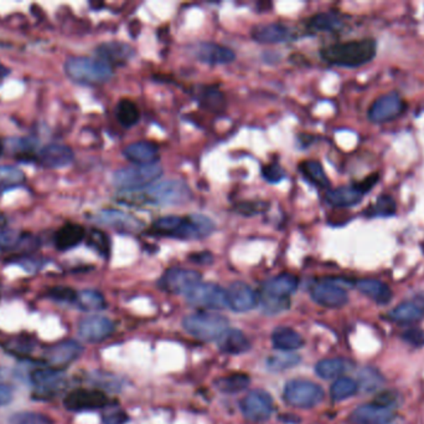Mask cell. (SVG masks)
<instances>
[{"label":"cell","mask_w":424,"mask_h":424,"mask_svg":"<svg viewBox=\"0 0 424 424\" xmlns=\"http://www.w3.org/2000/svg\"><path fill=\"white\" fill-rule=\"evenodd\" d=\"M193 197L189 186L180 179L157 182L154 184L135 189L124 191L119 196V202L127 204H155V206H178L189 202Z\"/></svg>","instance_id":"cell-1"},{"label":"cell","mask_w":424,"mask_h":424,"mask_svg":"<svg viewBox=\"0 0 424 424\" xmlns=\"http://www.w3.org/2000/svg\"><path fill=\"white\" fill-rule=\"evenodd\" d=\"M215 223L204 214L190 216H165L153 223L149 233L159 237L199 240L210 237L215 232Z\"/></svg>","instance_id":"cell-2"},{"label":"cell","mask_w":424,"mask_h":424,"mask_svg":"<svg viewBox=\"0 0 424 424\" xmlns=\"http://www.w3.org/2000/svg\"><path fill=\"white\" fill-rule=\"evenodd\" d=\"M377 52V42L373 39H360L337 42L320 52L324 61L340 68H360L373 60Z\"/></svg>","instance_id":"cell-3"},{"label":"cell","mask_w":424,"mask_h":424,"mask_svg":"<svg viewBox=\"0 0 424 424\" xmlns=\"http://www.w3.org/2000/svg\"><path fill=\"white\" fill-rule=\"evenodd\" d=\"M65 71L72 81L81 85H101L113 76V68L99 59L71 57L65 64Z\"/></svg>","instance_id":"cell-4"},{"label":"cell","mask_w":424,"mask_h":424,"mask_svg":"<svg viewBox=\"0 0 424 424\" xmlns=\"http://www.w3.org/2000/svg\"><path fill=\"white\" fill-rule=\"evenodd\" d=\"M183 326L190 335L200 341H217V338L229 329V320L219 314L198 312L186 316L183 320Z\"/></svg>","instance_id":"cell-5"},{"label":"cell","mask_w":424,"mask_h":424,"mask_svg":"<svg viewBox=\"0 0 424 424\" xmlns=\"http://www.w3.org/2000/svg\"><path fill=\"white\" fill-rule=\"evenodd\" d=\"M163 168L158 163L134 165L118 170L113 175V183L121 191H135L153 184L163 175Z\"/></svg>","instance_id":"cell-6"},{"label":"cell","mask_w":424,"mask_h":424,"mask_svg":"<svg viewBox=\"0 0 424 424\" xmlns=\"http://www.w3.org/2000/svg\"><path fill=\"white\" fill-rule=\"evenodd\" d=\"M324 389L317 383L305 379H293L284 388V399L296 408H312L322 402Z\"/></svg>","instance_id":"cell-7"},{"label":"cell","mask_w":424,"mask_h":424,"mask_svg":"<svg viewBox=\"0 0 424 424\" xmlns=\"http://www.w3.org/2000/svg\"><path fill=\"white\" fill-rule=\"evenodd\" d=\"M186 299L190 305L206 310H222L229 307L226 290L211 283L196 285L186 294Z\"/></svg>","instance_id":"cell-8"},{"label":"cell","mask_w":424,"mask_h":424,"mask_svg":"<svg viewBox=\"0 0 424 424\" xmlns=\"http://www.w3.org/2000/svg\"><path fill=\"white\" fill-rule=\"evenodd\" d=\"M201 283V274L195 270L171 268L159 280V288L169 294H188Z\"/></svg>","instance_id":"cell-9"},{"label":"cell","mask_w":424,"mask_h":424,"mask_svg":"<svg viewBox=\"0 0 424 424\" xmlns=\"http://www.w3.org/2000/svg\"><path fill=\"white\" fill-rule=\"evenodd\" d=\"M63 406L71 412H87L106 408L109 406V399L97 389L80 388L67 394L63 399Z\"/></svg>","instance_id":"cell-10"},{"label":"cell","mask_w":424,"mask_h":424,"mask_svg":"<svg viewBox=\"0 0 424 424\" xmlns=\"http://www.w3.org/2000/svg\"><path fill=\"white\" fill-rule=\"evenodd\" d=\"M406 111V102L399 93H389L375 100L368 110V119L373 124H384L399 119Z\"/></svg>","instance_id":"cell-11"},{"label":"cell","mask_w":424,"mask_h":424,"mask_svg":"<svg viewBox=\"0 0 424 424\" xmlns=\"http://www.w3.org/2000/svg\"><path fill=\"white\" fill-rule=\"evenodd\" d=\"M241 412L255 423L266 422L273 413V399L265 391H252L241 401Z\"/></svg>","instance_id":"cell-12"},{"label":"cell","mask_w":424,"mask_h":424,"mask_svg":"<svg viewBox=\"0 0 424 424\" xmlns=\"http://www.w3.org/2000/svg\"><path fill=\"white\" fill-rule=\"evenodd\" d=\"M83 347L75 340H65L50 345L44 352L49 367L61 371L81 356Z\"/></svg>","instance_id":"cell-13"},{"label":"cell","mask_w":424,"mask_h":424,"mask_svg":"<svg viewBox=\"0 0 424 424\" xmlns=\"http://www.w3.org/2000/svg\"><path fill=\"white\" fill-rule=\"evenodd\" d=\"M310 295L319 305L332 309L346 305L349 301L348 293L334 280H325L313 285Z\"/></svg>","instance_id":"cell-14"},{"label":"cell","mask_w":424,"mask_h":424,"mask_svg":"<svg viewBox=\"0 0 424 424\" xmlns=\"http://www.w3.org/2000/svg\"><path fill=\"white\" fill-rule=\"evenodd\" d=\"M226 295L229 309L235 312H247L255 309L260 302L256 291L241 281L231 284L230 288L226 290Z\"/></svg>","instance_id":"cell-15"},{"label":"cell","mask_w":424,"mask_h":424,"mask_svg":"<svg viewBox=\"0 0 424 424\" xmlns=\"http://www.w3.org/2000/svg\"><path fill=\"white\" fill-rule=\"evenodd\" d=\"M93 220L104 227L113 228L122 233H133L143 227L138 218L133 217L128 213L114 211V209L101 211L95 216Z\"/></svg>","instance_id":"cell-16"},{"label":"cell","mask_w":424,"mask_h":424,"mask_svg":"<svg viewBox=\"0 0 424 424\" xmlns=\"http://www.w3.org/2000/svg\"><path fill=\"white\" fill-rule=\"evenodd\" d=\"M114 324L104 316H88L80 322L78 332L83 340L92 343L102 342L112 335Z\"/></svg>","instance_id":"cell-17"},{"label":"cell","mask_w":424,"mask_h":424,"mask_svg":"<svg viewBox=\"0 0 424 424\" xmlns=\"http://www.w3.org/2000/svg\"><path fill=\"white\" fill-rule=\"evenodd\" d=\"M193 55L207 65H225L236 59L235 52L215 42H199L193 47Z\"/></svg>","instance_id":"cell-18"},{"label":"cell","mask_w":424,"mask_h":424,"mask_svg":"<svg viewBox=\"0 0 424 424\" xmlns=\"http://www.w3.org/2000/svg\"><path fill=\"white\" fill-rule=\"evenodd\" d=\"M133 47L127 42H108L98 45L96 55L99 60L107 62L111 66H122L134 57Z\"/></svg>","instance_id":"cell-19"},{"label":"cell","mask_w":424,"mask_h":424,"mask_svg":"<svg viewBox=\"0 0 424 424\" xmlns=\"http://www.w3.org/2000/svg\"><path fill=\"white\" fill-rule=\"evenodd\" d=\"M73 152L71 148L62 143H49L41 148L37 160L42 166L49 168H62L71 165L73 160Z\"/></svg>","instance_id":"cell-20"},{"label":"cell","mask_w":424,"mask_h":424,"mask_svg":"<svg viewBox=\"0 0 424 424\" xmlns=\"http://www.w3.org/2000/svg\"><path fill=\"white\" fill-rule=\"evenodd\" d=\"M250 37L255 42L261 44H279L289 42L294 35L288 26L279 23H272L255 26L250 31Z\"/></svg>","instance_id":"cell-21"},{"label":"cell","mask_w":424,"mask_h":424,"mask_svg":"<svg viewBox=\"0 0 424 424\" xmlns=\"http://www.w3.org/2000/svg\"><path fill=\"white\" fill-rule=\"evenodd\" d=\"M392 409L381 408L375 404H363L350 416L351 424H384L394 418Z\"/></svg>","instance_id":"cell-22"},{"label":"cell","mask_w":424,"mask_h":424,"mask_svg":"<svg viewBox=\"0 0 424 424\" xmlns=\"http://www.w3.org/2000/svg\"><path fill=\"white\" fill-rule=\"evenodd\" d=\"M298 285H299V280L296 275H278L263 284L262 294L278 298V299H289V296L296 293Z\"/></svg>","instance_id":"cell-23"},{"label":"cell","mask_w":424,"mask_h":424,"mask_svg":"<svg viewBox=\"0 0 424 424\" xmlns=\"http://www.w3.org/2000/svg\"><path fill=\"white\" fill-rule=\"evenodd\" d=\"M123 155L135 165H150L158 160L159 147L149 141H139L127 146L123 150Z\"/></svg>","instance_id":"cell-24"},{"label":"cell","mask_w":424,"mask_h":424,"mask_svg":"<svg viewBox=\"0 0 424 424\" xmlns=\"http://www.w3.org/2000/svg\"><path fill=\"white\" fill-rule=\"evenodd\" d=\"M217 346L222 353L241 355L250 348V342L243 332L237 329H227L219 338Z\"/></svg>","instance_id":"cell-25"},{"label":"cell","mask_w":424,"mask_h":424,"mask_svg":"<svg viewBox=\"0 0 424 424\" xmlns=\"http://www.w3.org/2000/svg\"><path fill=\"white\" fill-rule=\"evenodd\" d=\"M86 237L85 228L76 223H66L63 227L60 228L55 234V247L61 252H66L75 248Z\"/></svg>","instance_id":"cell-26"},{"label":"cell","mask_w":424,"mask_h":424,"mask_svg":"<svg viewBox=\"0 0 424 424\" xmlns=\"http://www.w3.org/2000/svg\"><path fill=\"white\" fill-rule=\"evenodd\" d=\"M345 20L337 11H324L313 16L307 23L312 33H337L343 29Z\"/></svg>","instance_id":"cell-27"},{"label":"cell","mask_w":424,"mask_h":424,"mask_svg":"<svg viewBox=\"0 0 424 424\" xmlns=\"http://www.w3.org/2000/svg\"><path fill=\"white\" fill-rule=\"evenodd\" d=\"M363 194L356 187H339L337 189H329L325 194L327 202L337 208H349L356 206L363 201Z\"/></svg>","instance_id":"cell-28"},{"label":"cell","mask_w":424,"mask_h":424,"mask_svg":"<svg viewBox=\"0 0 424 424\" xmlns=\"http://www.w3.org/2000/svg\"><path fill=\"white\" fill-rule=\"evenodd\" d=\"M31 382L37 388L39 394H54L62 383L61 371L54 368L36 370L31 373Z\"/></svg>","instance_id":"cell-29"},{"label":"cell","mask_w":424,"mask_h":424,"mask_svg":"<svg viewBox=\"0 0 424 424\" xmlns=\"http://www.w3.org/2000/svg\"><path fill=\"white\" fill-rule=\"evenodd\" d=\"M356 288L363 293V295L368 296L378 305L387 304L392 299V291L389 289V285L384 284L380 280H358L356 281Z\"/></svg>","instance_id":"cell-30"},{"label":"cell","mask_w":424,"mask_h":424,"mask_svg":"<svg viewBox=\"0 0 424 424\" xmlns=\"http://www.w3.org/2000/svg\"><path fill=\"white\" fill-rule=\"evenodd\" d=\"M194 98L204 109L221 112L224 111L226 106V100L224 93L219 88L212 86H199L195 88Z\"/></svg>","instance_id":"cell-31"},{"label":"cell","mask_w":424,"mask_h":424,"mask_svg":"<svg viewBox=\"0 0 424 424\" xmlns=\"http://www.w3.org/2000/svg\"><path fill=\"white\" fill-rule=\"evenodd\" d=\"M272 343L281 352L296 351L304 345L303 337L289 327H279L272 335Z\"/></svg>","instance_id":"cell-32"},{"label":"cell","mask_w":424,"mask_h":424,"mask_svg":"<svg viewBox=\"0 0 424 424\" xmlns=\"http://www.w3.org/2000/svg\"><path fill=\"white\" fill-rule=\"evenodd\" d=\"M299 171L308 181L312 182L314 186L327 189L330 187V181L327 178V173L322 168V163L314 160H303L299 165Z\"/></svg>","instance_id":"cell-33"},{"label":"cell","mask_w":424,"mask_h":424,"mask_svg":"<svg viewBox=\"0 0 424 424\" xmlns=\"http://www.w3.org/2000/svg\"><path fill=\"white\" fill-rule=\"evenodd\" d=\"M424 311L413 302H404L396 306L387 314V319L397 324H412L420 320Z\"/></svg>","instance_id":"cell-34"},{"label":"cell","mask_w":424,"mask_h":424,"mask_svg":"<svg viewBox=\"0 0 424 424\" xmlns=\"http://www.w3.org/2000/svg\"><path fill=\"white\" fill-rule=\"evenodd\" d=\"M250 378L246 373H232L215 381V387L226 394H238L250 386Z\"/></svg>","instance_id":"cell-35"},{"label":"cell","mask_w":424,"mask_h":424,"mask_svg":"<svg viewBox=\"0 0 424 424\" xmlns=\"http://www.w3.org/2000/svg\"><path fill=\"white\" fill-rule=\"evenodd\" d=\"M116 116H117V119L123 127L129 129L134 124H138L139 119H140V112H139V109L133 101L123 99L118 102Z\"/></svg>","instance_id":"cell-36"},{"label":"cell","mask_w":424,"mask_h":424,"mask_svg":"<svg viewBox=\"0 0 424 424\" xmlns=\"http://www.w3.org/2000/svg\"><path fill=\"white\" fill-rule=\"evenodd\" d=\"M76 304L81 310L87 312L102 310L106 307V300L102 294L95 290H83L77 293Z\"/></svg>","instance_id":"cell-37"},{"label":"cell","mask_w":424,"mask_h":424,"mask_svg":"<svg viewBox=\"0 0 424 424\" xmlns=\"http://www.w3.org/2000/svg\"><path fill=\"white\" fill-rule=\"evenodd\" d=\"M346 367H348V365L343 358H325L320 363H317L315 372L319 377L324 378V379H332V378L337 377L341 373L345 372Z\"/></svg>","instance_id":"cell-38"},{"label":"cell","mask_w":424,"mask_h":424,"mask_svg":"<svg viewBox=\"0 0 424 424\" xmlns=\"http://www.w3.org/2000/svg\"><path fill=\"white\" fill-rule=\"evenodd\" d=\"M397 212V204L394 198L387 194H382L376 199V202L370 206L366 212L368 218H387L392 217Z\"/></svg>","instance_id":"cell-39"},{"label":"cell","mask_w":424,"mask_h":424,"mask_svg":"<svg viewBox=\"0 0 424 424\" xmlns=\"http://www.w3.org/2000/svg\"><path fill=\"white\" fill-rule=\"evenodd\" d=\"M358 384L355 379L341 377L337 379L335 383H332V388H330V396L334 402H340L344 399L353 397V394L358 392Z\"/></svg>","instance_id":"cell-40"},{"label":"cell","mask_w":424,"mask_h":424,"mask_svg":"<svg viewBox=\"0 0 424 424\" xmlns=\"http://www.w3.org/2000/svg\"><path fill=\"white\" fill-rule=\"evenodd\" d=\"M25 182V175L13 166H0V193L19 187Z\"/></svg>","instance_id":"cell-41"},{"label":"cell","mask_w":424,"mask_h":424,"mask_svg":"<svg viewBox=\"0 0 424 424\" xmlns=\"http://www.w3.org/2000/svg\"><path fill=\"white\" fill-rule=\"evenodd\" d=\"M299 363H301V357L296 355V353L281 352V353H277L274 356L268 358L267 367L273 372H279V371H284L288 368L294 367Z\"/></svg>","instance_id":"cell-42"},{"label":"cell","mask_w":424,"mask_h":424,"mask_svg":"<svg viewBox=\"0 0 424 424\" xmlns=\"http://www.w3.org/2000/svg\"><path fill=\"white\" fill-rule=\"evenodd\" d=\"M87 244L103 258L109 257V254H111V240H109L107 234L102 232V230L92 229L88 233Z\"/></svg>","instance_id":"cell-43"},{"label":"cell","mask_w":424,"mask_h":424,"mask_svg":"<svg viewBox=\"0 0 424 424\" xmlns=\"http://www.w3.org/2000/svg\"><path fill=\"white\" fill-rule=\"evenodd\" d=\"M382 383H384V377L373 368L365 367L358 375V387H361V389L366 392H372L378 387H381Z\"/></svg>","instance_id":"cell-44"},{"label":"cell","mask_w":424,"mask_h":424,"mask_svg":"<svg viewBox=\"0 0 424 424\" xmlns=\"http://www.w3.org/2000/svg\"><path fill=\"white\" fill-rule=\"evenodd\" d=\"M269 206L271 204L267 201H245V202L237 203L234 207V211L245 217H253L257 214L267 212Z\"/></svg>","instance_id":"cell-45"},{"label":"cell","mask_w":424,"mask_h":424,"mask_svg":"<svg viewBox=\"0 0 424 424\" xmlns=\"http://www.w3.org/2000/svg\"><path fill=\"white\" fill-rule=\"evenodd\" d=\"M9 424H54V420L42 413L18 412L11 416Z\"/></svg>","instance_id":"cell-46"},{"label":"cell","mask_w":424,"mask_h":424,"mask_svg":"<svg viewBox=\"0 0 424 424\" xmlns=\"http://www.w3.org/2000/svg\"><path fill=\"white\" fill-rule=\"evenodd\" d=\"M258 298H260L258 304H261L263 311L271 315L286 310L291 305L289 299H278V298H273V296L266 295V294H262Z\"/></svg>","instance_id":"cell-47"},{"label":"cell","mask_w":424,"mask_h":424,"mask_svg":"<svg viewBox=\"0 0 424 424\" xmlns=\"http://www.w3.org/2000/svg\"><path fill=\"white\" fill-rule=\"evenodd\" d=\"M23 234L9 229L6 227L4 229H0V250H11V249L19 247V244L23 240Z\"/></svg>","instance_id":"cell-48"},{"label":"cell","mask_w":424,"mask_h":424,"mask_svg":"<svg viewBox=\"0 0 424 424\" xmlns=\"http://www.w3.org/2000/svg\"><path fill=\"white\" fill-rule=\"evenodd\" d=\"M47 296L52 298V300L60 302H76L77 300L76 291L67 286H55L49 290Z\"/></svg>","instance_id":"cell-49"},{"label":"cell","mask_w":424,"mask_h":424,"mask_svg":"<svg viewBox=\"0 0 424 424\" xmlns=\"http://www.w3.org/2000/svg\"><path fill=\"white\" fill-rule=\"evenodd\" d=\"M262 176L269 183H279L284 179L286 172L281 168L279 163L272 162L269 165H266L262 168Z\"/></svg>","instance_id":"cell-50"},{"label":"cell","mask_w":424,"mask_h":424,"mask_svg":"<svg viewBox=\"0 0 424 424\" xmlns=\"http://www.w3.org/2000/svg\"><path fill=\"white\" fill-rule=\"evenodd\" d=\"M128 420V414L122 409H111L102 417V424H127Z\"/></svg>","instance_id":"cell-51"},{"label":"cell","mask_w":424,"mask_h":424,"mask_svg":"<svg viewBox=\"0 0 424 424\" xmlns=\"http://www.w3.org/2000/svg\"><path fill=\"white\" fill-rule=\"evenodd\" d=\"M396 402H397V394L392 391H384L376 396V399H373L372 404L381 407V408L391 409Z\"/></svg>","instance_id":"cell-52"},{"label":"cell","mask_w":424,"mask_h":424,"mask_svg":"<svg viewBox=\"0 0 424 424\" xmlns=\"http://www.w3.org/2000/svg\"><path fill=\"white\" fill-rule=\"evenodd\" d=\"M402 337L409 345H413L416 347L424 346V331L419 329H411L402 334Z\"/></svg>","instance_id":"cell-53"},{"label":"cell","mask_w":424,"mask_h":424,"mask_svg":"<svg viewBox=\"0 0 424 424\" xmlns=\"http://www.w3.org/2000/svg\"><path fill=\"white\" fill-rule=\"evenodd\" d=\"M378 179H380V175L378 173H372V175H370L366 178H363V181L353 183V186L356 187L358 191L361 192L363 196H365L366 193L372 189L373 186L377 184Z\"/></svg>","instance_id":"cell-54"},{"label":"cell","mask_w":424,"mask_h":424,"mask_svg":"<svg viewBox=\"0 0 424 424\" xmlns=\"http://www.w3.org/2000/svg\"><path fill=\"white\" fill-rule=\"evenodd\" d=\"M8 346L11 347V351L21 355L23 352H30L32 343L30 341H23L21 338H18L16 342H11Z\"/></svg>","instance_id":"cell-55"},{"label":"cell","mask_w":424,"mask_h":424,"mask_svg":"<svg viewBox=\"0 0 424 424\" xmlns=\"http://www.w3.org/2000/svg\"><path fill=\"white\" fill-rule=\"evenodd\" d=\"M13 401V391L6 384L0 383V407L8 406Z\"/></svg>","instance_id":"cell-56"},{"label":"cell","mask_w":424,"mask_h":424,"mask_svg":"<svg viewBox=\"0 0 424 424\" xmlns=\"http://www.w3.org/2000/svg\"><path fill=\"white\" fill-rule=\"evenodd\" d=\"M190 260L198 263V264H210L212 261V255L209 252H204V253H195L193 255H190Z\"/></svg>","instance_id":"cell-57"},{"label":"cell","mask_w":424,"mask_h":424,"mask_svg":"<svg viewBox=\"0 0 424 424\" xmlns=\"http://www.w3.org/2000/svg\"><path fill=\"white\" fill-rule=\"evenodd\" d=\"M9 73H11V70L0 62V78H6Z\"/></svg>","instance_id":"cell-58"},{"label":"cell","mask_w":424,"mask_h":424,"mask_svg":"<svg viewBox=\"0 0 424 424\" xmlns=\"http://www.w3.org/2000/svg\"><path fill=\"white\" fill-rule=\"evenodd\" d=\"M6 227H8V219L6 216L0 214V229H4Z\"/></svg>","instance_id":"cell-59"},{"label":"cell","mask_w":424,"mask_h":424,"mask_svg":"<svg viewBox=\"0 0 424 424\" xmlns=\"http://www.w3.org/2000/svg\"><path fill=\"white\" fill-rule=\"evenodd\" d=\"M384 424H399V423H397V420H396V417H394V418L389 419V422H387V423H384Z\"/></svg>","instance_id":"cell-60"},{"label":"cell","mask_w":424,"mask_h":424,"mask_svg":"<svg viewBox=\"0 0 424 424\" xmlns=\"http://www.w3.org/2000/svg\"><path fill=\"white\" fill-rule=\"evenodd\" d=\"M1 153H3V145L0 143V155H1Z\"/></svg>","instance_id":"cell-61"}]
</instances>
